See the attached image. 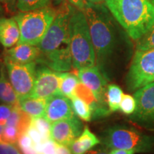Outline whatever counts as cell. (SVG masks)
I'll use <instances>...</instances> for the list:
<instances>
[{"instance_id":"4316f807","label":"cell","mask_w":154,"mask_h":154,"mask_svg":"<svg viewBox=\"0 0 154 154\" xmlns=\"http://www.w3.org/2000/svg\"><path fill=\"white\" fill-rule=\"evenodd\" d=\"M136 109V101L134 96L124 94L120 105V111L126 115H131Z\"/></svg>"},{"instance_id":"ba28073f","label":"cell","mask_w":154,"mask_h":154,"mask_svg":"<svg viewBox=\"0 0 154 154\" xmlns=\"http://www.w3.org/2000/svg\"><path fill=\"white\" fill-rule=\"evenodd\" d=\"M5 65L9 79L18 95L19 99L31 96L36 81V61L19 63L5 57Z\"/></svg>"},{"instance_id":"ac0fdd59","label":"cell","mask_w":154,"mask_h":154,"mask_svg":"<svg viewBox=\"0 0 154 154\" xmlns=\"http://www.w3.org/2000/svg\"><path fill=\"white\" fill-rule=\"evenodd\" d=\"M47 99L35 98L32 96L19 99V106L32 118L43 117L45 113Z\"/></svg>"},{"instance_id":"8992f818","label":"cell","mask_w":154,"mask_h":154,"mask_svg":"<svg viewBox=\"0 0 154 154\" xmlns=\"http://www.w3.org/2000/svg\"><path fill=\"white\" fill-rule=\"evenodd\" d=\"M103 142L109 149L131 150L136 153L150 152L154 147L151 137L135 128L121 126L108 129Z\"/></svg>"},{"instance_id":"836d02e7","label":"cell","mask_w":154,"mask_h":154,"mask_svg":"<svg viewBox=\"0 0 154 154\" xmlns=\"http://www.w3.org/2000/svg\"><path fill=\"white\" fill-rule=\"evenodd\" d=\"M66 1L69 2V3L72 4V5L75 6V7H78L80 10H83L85 7L86 3L84 0H66Z\"/></svg>"},{"instance_id":"277c9868","label":"cell","mask_w":154,"mask_h":154,"mask_svg":"<svg viewBox=\"0 0 154 154\" xmlns=\"http://www.w3.org/2000/svg\"><path fill=\"white\" fill-rule=\"evenodd\" d=\"M73 68L77 70L95 66L96 53L84 11L74 10L69 22Z\"/></svg>"},{"instance_id":"30bf717a","label":"cell","mask_w":154,"mask_h":154,"mask_svg":"<svg viewBox=\"0 0 154 154\" xmlns=\"http://www.w3.org/2000/svg\"><path fill=\"white\" fill-rule=\"evenodd\" d=\"M83 125L74 116L72 118L62 119L51 124V138L57 143L70 146L82 134Z\"/></svg>"},{"instance_id":"9a60e30c","label":"cell","mask_w":154,"mask_h":154,"mask_svg":"<svg viewBox=\"0 0 154 154\" xmlns=\"http://www.w3.org/2000/svg\"><path fill=\"white\" fill-rule=\"evenodd\" d=\"M20 31L14 18H0V44L9 49L18 44Z\"/></svg>"},{"instance_id":"44dd1931","label":"cell","mask_w":154,"mask_h":154,"mask_svg":"<svg viewBox=\"0 0 154 154\" xmlns=\"http://www.w3.org/2000/svg\"><path fill=\"white\" fill-rule=\"evenodd\" d=\"M123 95L124 93L122 89L119 86L116 84H110L107 86L106 98L110 112H115L119 110Z\"/></svg>"},{"instance_id":"7402d4cb","label":"cell","mask_w":154,"mask_h":154,"mask_svg":"<svg viewBox=\"0 0 154 154\" xmlns=\"http://www.w3.org/2000/svg\"><path fill=\"white\" fill-rule=\"evenodd\" d=\"M71 101L75 114L85 121H90L91 120L93 111L91 106L86 101L76 96L73 97Z\"/></svg>"},{"instance_id":"ffe728a7","label":"cell","mask_w":154,"mask_h":154,"mask_svg":"<svg viewBox=\"0 0 154 154\" xmlns=\"http://www.w3.org/2000/svg\"><path fill=\"white\" fill-rule=\"evenodd\" d=\"M79 78L72 73H61L60 83V93L72 99L75 96V90L79 83Z\"/></svg>"},{"instance_id":"d590c367","label":"cell","mask_w":154,"mask_h":154,"mask_svg":"<svg viewBox=\"0 0 154 154\" xmlns=\"http://www.w3.org/2000/svg\"><path fill=\"white\" fill-rule=\"evenodd\" d=\"M136 152L131 150L124 149H113L109 154H134Z\"/></svg>"},{"instance_id":"e0dca14e","label":"cell","mask_w":154,"mask_h":154,"mask_svg":"<svg viewBox=\"0 0 154 154\" xmlns=\"http://www.w3.org/2000/svg\"><path fill=\"white\" fill-rule=\"evenodd\" d=\"M0 102L15 106L19 105V96L6 76L5 65L0 66Z\"/></svg>"},{"instance_id":"f1b7e54d","label":"cell","mask_w":154,"mask_h":154,"mask_svg":"<svg viewBox=\"0 0 154 154\" xmlns=\"http://www.w3.org/2000/svg\"><path fill=\"white\" fill-rule=\"evenodd\" d=\"M13 107V106L5 103L0 104V124L5 126L6 123L10 116Z\"/></svg>"},{"instance_id":"d6986e66","label":"cell","mask_w":154,"mask_h":154,"mask_svg":"<svg viewBox=\"0 0 154 154\" xmlns=\"http://www.w3.org/2000/svg\"><path fill=\"white\" fill-rule=\"evenodd\" d=\"M32 117L22 111L19 105L13 107L12 111L9 118L6 123L5 126H13L19 130L21 135L25 134L29 128Z\"/></svg>"},{"instance_id":"8fae6325","label":"cell","mask_w":154,"mask_h":154,"mask_svg":"<svg viewBox=\"0 0 154 154\" xmlns=\"http://www.w3.org/2000/svg\"><path fill=\"white\" fill-rule=\"evenodd\" d=\"M134 96L136 101V109L132 118L140 122L154 120V82L138 88Z\"/></svg>"},{"instance_id":"d4e9b609","label":"cell","mask_w":154,"mask_h":154,"mask_svg":"<svg viewBox=\"0 0 154 154\" xmlns=\"http://www.w3.org/2000/svg\"><path fill=\"white\" fill-rule=\"evenodd\" d=\"M20 136L21 134L17 128L13 126H5L2 135V140L5 143L17 145Z\"/></svg>"},{"instance_id":"7c38bea8","label":"cell","mask_w":154,"mask_h":154,"mask_svg":"<svg viewBox=\"0 0 154 154\" xmlns=\"http://www.w3.org/2000/svg\"><path fill=\"white\" fill-rule=\"evenodd\" d=\"M80 82L91 90L102 108L104 106L107 79L97 66L80 69L79 72Z\"/></svg>"},{"instance_id":"603a6c76","label":"cell","mask_w":154,"mask_h":154,"mask_svg":"<svg viewBox=\"0 0 154 154\" xmlns=\"http://www.w3.org/2000/svg\"><path fill=\"white\" fill-rule=\"evenodd\" d=\"M51 0H17V7L22 12L34 11L48 7Z\"/></svg>"},{"instance_id":"52a82bcc","label":"cell","mask_w":154,"mask_h":154,"mask_svg":"<svg viewBox=\"0 0 154 154\" xmlns=\"http://www.w3.org/2000/svg\"><path fill=\"white\" fill-rule=\"evenodd\" d=\"M154 82V49L136 50L126 76L127 87L130 91Z\"/></svg>"},{"instance_id":"5bb4252c","label":"cell","mask_w":154,"mask_h":154,"mask_svg":"<svg viewBox=\"0 0 154 154\" xmlns=\"http://www.w3.org/2000/svg\"><path fill=\"white\" fill-rule=\"evenodd\" d=\"M40 50L37 46L28 44H17L6 52V57L12 61L19 63H28L36 61L39 57Z\"/></svg>"},{"instance_id":"74e56055","label":"cell","mask_w":154,"mask_h":154,"mask_svg":"<svg viewBox=\"0 0 154 154\" xmlns=\"http://www.w3.org/2000/svg\"><path fill=\"white\" fill-rule=\"evenodd\" d=\"M17 0H0V2L7 5V7H11L16 4Z\"/></svg>"},{"instance_id":"4dcf8cb0","label":"cell","mask_w":154,"mask_h":154,"mask_svg":"<svg viewBox=\"0 0 154 154\" xmlns=\"http://www.w3.org/2000/svg\"><path fill=\"white\" fill-rule=\"evenodd\" d=\"M18 146L19 149H23V148H29L35 146V143H34L33 140L30 137V136L27 133L21 135V136L19 138L18 140Z\"/></svg>"},{"instance_id":"ab89813d","label":"cell","mask_w":154,"mask_h":154,"mask_svg":"<svg viewBox=\"0 0 154 154\" xmlns=\"http://www.w3.org/2000/svg\"><path fill=\"white\" fill-rule=\"evenodd\" d=\"M87 1L92 3H100L103 1H106V0H87Z\"/></svg>"},{"instance_id":"83f0119b","label":"cell","mask_w":154,"mask_h":154,"mask_svg":"<svg viewBox=\"0 0 154 154\" xmlns=\"http://www.w3.org/2000/svg\"><path fill=\"white\" fill-rule=\"evenodd\" d=\"M57 142L51 138L40 144H35V148L39 154H57Z\"/></svg>"},{"instance_id":"f35d334b","label":"cell","mask_w":154,"mask_h":154,"mask_svg":"<svg viewBox=\"0 0 154 154\" xmlns=\"http://www.w3.org/2000/svg\"><path fill=\"white\" fill-rule=\"evenodd\" d=\"M4 128H5V126L0 124V142H2V135Z\"/></svg>"},{"instance_id":"2e32d148","label":"cell","mask_w":154,"mask_h":154,"mask_svg":"<svg viewBox=\"0 0 154 154\" xmlns=\"http://www.w3.org/2000/svg\"><path fill=\"white\" fill-rule=\"evenodd\" d=\"M99 143V138L86 126L79 137L77 138L69 147L73 154H84Z\"/></svg>"},{"instance_id":"484cf974","label":"cell","mask_w":154,"mask_h":154,"mask_svg":"<svg viewBox=\"0 0 154 154\" xmlns=\"http://www.w3.org/2000/svg\"><path fill=\"white\" fill-rule=\"evenodd\" d=\"M152 49H154V25L145 35L140 38L136 47V50L140 51Z\"/></svg>"},{"instance_id":"e575fe53","label":"cell","mask_w":154,"mask_h":154,"mask_svg":"<svg viewBox=\"0 0 154 154\" xmlns=\"http://www.w3.org/2000/svg\"><path fill=\"white\" fill-rule=\"evenodd\" d=\"M20 150L23 154H39L36 151L35 146L29 148H23V149H20Z\"/></svg>"},{"instance_id":"5b68a950","label":"cell","mask_w":154,"mask_h":154,"mask_svg":"<svg viewBox=\"0 0 154 154\" xmlns=\"http://www.w3.org/2000/svg\"><path fill=\"white\" fill-rule=\"evenodd\" d=\"M57 11L46 7L34 11L21 12L14 18L18 24L20 38L18 44L37 46L47 34Z\"/></svg>"},{"instance_id":"b9f144b4","label":"cell","mask_w":154,"mask_h":154,"mask_svg":"<svg viewBox=\"0 0 154 154\" xmlns=\"http://www.w3.org/2000/svg\"><path fill=\"white\" fill-rule=\"evenodd\" d=\"M2 8H1V7H0V14H1V13H2Z\"/></svg>"},{"instance_id":"60d3db41","label":"cell","mask_w":154,"mask_h":154,"mask_svg":"<svg viewBox=\"0 0 154 154\" xmlns=\"http://www.w3.org/2000/svg\"><path fill=\"white\" fill-rule=\"evenodd\" d=\"M149 1H151V2H152V3H153V5H154V0H149Z\"/></svg>"},{"instance_id":"4fadbf2b","label":"cell","mask_w":154,"mask_h":154,"mask_svg":"<svg viewBox=\"0 0 154 154\" xmlns=\"http://www.w3.org/2000/svg\"><path fill=\"white\" fill-rule=\"evenodd\" d=\"M74 116L72 101L66 96L59 94L47 99L44 117L50 123L72 118Z\"/></svg>"},{"instance_id":"9c48e42d","label":"cell","mask_w":154,"mask_h":154,"mask_svg":"<svg viewBox=\"0 0 154 154\" xmlns=\"http://www.w3.org/2000/svg\"><path fill=\"white\" fill-rule=\"evenodd\" d=\"M61 72H56L47 66L36 68V81L31 96L47 99L60 93Z\"/></svg>"},{"instance_id":"7a4b0ae2","label":"cell","mask_w":154,"mask_h":154,"mask_svg":"<svg viewBox=\"0 0 154 154\" xmlns=\"http://www.w3.org/2000/svg\"><path fill=\"white\" fill-rule=\"evenodd\" d=\"M83 11L87 20L95 50L96 62L106 76L107 61L112 55L116 43L112 19L106 7L99 3L88 2Z\"/></svg>"},{"instance_id":"d6a6232c","label":"cell","mask_w":154,"mask_h":154,"mask_svg":"<svg viewBox=\"0 0 154 154\" xmlns=\"http://www.w3.org/2000/svg\"><path fill=\"white\" fill-rule=\"evenodd\" d=\"M57 154H73V153H72V151L69 149L68 146L57 143Z\"/></svg>"},{"instance_id":"cb8c5ba5","label":"cell","mask_w":154,"mask_h":154,"mask_svg":"<svg viewBox=\"0 0 154 154\" xmlns=\"http://www.w3.org/2000/svg\"><path fill=\"white\" fill-rule=\"evenodd\" d=\"M31 125L33 126L40 133L44 141L51 139V125L50 124L49 121L44 116L32 118Z\"/></svg>"},{"instance_id":"8d00e7d4","label":"cell","mask_w":154,"mask_h":154,"mask_svg":"<svg viewBox=\"0 0 154 154\" xmlns=\"http://www.w3.org/2000/svg\"><path fill=\"white\" fill-rule=\"evenodd\" d=\"M84 154H109L106 150L103 149H92L86 151Z\"/></svg>"},{"instance_id":"1f68e13d","label":"cell","mask_w":154,"mask_h":154,"mask_svg":"<svg viewBox=\"0 0 154 154\" xmlns=\"http://www.w3.org/2000/svg\"><path fill=\"white\" fill-rule=\"evenodd\" d=\"M26 133L29 135L30 137L32 138V139L33 140L34 143L35 144H40L44 142V140L43 138H42V135L40 134V133L31 124Z\"/></svg>"},{"instance_id":"6da1fadb","label":"cell","mask_w":154,"mask_h":154,"mask_svg":"<svg viewBox=\"0 0 154 154\" xmlns=\"http://www.w3.org/2000/svg\"><path fill=\"white\" fill-rule=\"evenodd\" d=\"M75 9L69 5L57 11L52 24L37 47L40 54L36 62L45 64L56 72H67L72 69L69 22Z\"/></svg>"},{"instance_id":"3957f363","label":"cell","mask_w":154,"mask_h":154,"mask_svg":"<svg viewBox=\"0 0 154 154\" xmlns=\"http://www.w3.org/2000/svg\"><path fill=\"white\" fill-rule=\"evenodd\" d=\"M116 21L134 40H139L154 25V5L149 0H106Z\"/></svg>"},{"instance_id":"f546056e","label":"cell","mask_w":154,"mask_h":154,"mask_svg":"<svg viewBox=\"0 0 154 154\" xmlns=\"http://www.w3.org/2000/svg\"><path fill=\"white\" fill-rule=\"evenodd\" d=\"M0 154H21L15 145L0 142Z\"/></svg>"}]
</instances>
